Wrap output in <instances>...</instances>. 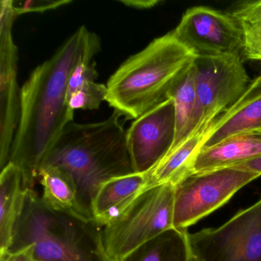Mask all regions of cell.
Here are the masks:
<instances>
[{"label": "cell", "instance_id": "2e32d148", "mask_svg": "<svg viewBox=\"0 0 261 261\" xmlns=\"http://www.w3.org/2000/svg\"><path fill=\"white\" fill-rule=\"evenodd\" d=\"M211 126L207 130L188 137L148 172L149 188L163 184L175 187L193 173L195 159L210 137Z\"/></svg>", "mask_w": 261, "mask_h": 261}, {"label": "cell", "instance_id": "ffe728a7", "mask_svg": "<svg viewBox=\"0 0 261 261\" xmlns=\"http://www.w3.org/2000/svg\"><path fill=\"white\" fill-rule=\"evenodd\" d=\"M229 13L241 29L243 56L261 62V0L241 3Z\"/></svg>", "mask_w": 261, "mask_h": 261}, {"label": "cell", "instance_id": "ac0fdd59", "mask_svg": "<svg viewBox=\"0 0 261 261\" xmlns=\"http://www.w3.org/2000/svg\"><path fill=\"white\" fill-rule=\"evenodd\" d=\"M169 98L173 101L175 113V140L171 151L193 131L197 109L196 71L194 62L178 77L169 91Z\"/></svg>", "mask_w": 261, "mask_h": 261}, {"label": "cell", "instance_id": "277c9868", "mask_svg": "<svg viewBox=\"0 0 261 261\" xmlns=\"http://www.w3.org/2000/svg\"><path fill=\"white\" fill-rule=\"evenodd\" d=\"M103 228L93 218L51 208L36 189L28 190L9 250L33 244L36 261H111Z\"/></svg>", "mask_w": 261, "mask_h": 261}, {"label": "cell", "instance_id": "4fadbf2b", "mask_svg": "<svg viewBox=\"0 0 261 261\" xmlns=\"http://www.w3.org/2000/svg\"><path fill=\"white\" fill-rule=\"evenodd\" d=\"M148 188V172H133L108 180L94 195L91 203V216L105 227L124 213Z\"/></svg>", "mask_w": 261, "mask_h": 261}, {"label": "cell", "instance_id": "44dd1931", "mask_svg": "<svg viewBox=\"0 0 261 261\" xmlns=\"http://www.w3.org/2000/svg\"><path fill=\"white\" fill-rule=\"evenodd\" d=\"M107 85L90 82L74 91L68 97V105L71 111L76 110H97L100 103L106 100Z\"/></svg>", "mask_w": 261, "mask_h": 261}, {"label": "cell", "instance_id": "ba28073f", "mask_svg": "<svg viewBox=\"0 0 261 261\" xmlns=\"http://www.w3.org/2000/svg\"><path fill=\"white\" fill-rule=\"evenodd\" d=\"M194 261H261V199L215 228L189 233Z\"/></svg>", "mask_w": 261, "mask_h": 261}, {"label": "cell", "instance_id": "5b68a950", "mask_svg": "<svg viewBox=\"0 0 261 261\" xmlns=\"http://www.w3.org/2000/svg\"><path fill=\"white\" fill-rule=\"evenodd\" d=\"M175 186L146 189L119 218L103 227L105 250L117 261L139 246L174 227Z\"/></svg>", "mask_w": 261, "mask_h": 261}, {"label": "cell", "instance_id": "5bb4252c", "mask_svg": "<svg viewBox=\"0 0 261 261\" xmlns=\"http://www.w3.org/2000/svg\"><path fill=\"white\" fill-rule=\"evenodd\" d=\"M261 155L260 133H248L229 137L198 154L193 173L235 167Z\"/></svg>", "mask_w": 261, "mask_h": 261}, {"label": "cell", "instance_id": "e0dca14e", "mask_svg": "<svg viewBox=\"0 0 261 261\" xmlns=\"http://www.w3.org/2000/svg\"><path fill=\"white\" fill-rule=\"evenodd\" d=\"M117 261H194L189 233L172 227Z\"/></svg>", "mask_w": 261, "mask_h": 261}, {"label": "cell", "instance_id": "9c48e42d", "mask_svg": "<svg viewBox=\"0 0 261 261\" xmlns=\"http://www.w3.org/2000/svg\"><path fill=\"white\" fill-rule=\"evenodd\" d=\"M171 33L195 58L242 56L241 29L229 13L205 7H192Z\"/></svg>", "mask_w": 261, "mask_h": 261}, {"label": "cell", "instance_id": "6da1fadb", "mask_svg": "<svg viewBox=\"0 0 261 261\" xmlns=\"http://www.w3.org/2000/svg\"><path fill=\"white\" fill-rule=\"evenodd\" d=\"M94 49H100L99 38L83 25L51 59L33 70L21 89L20 116L9 163L20 169L25 191L35 190L44 162L73 122L68 81L79 61Z\"/></svg>", "mask_w": 261, "mask_h": 261}, {"label": "cell", "instance_id": "603a6c76", "mask_svg": "<svg viewBox=\"0 0 261 261\" xmlns=\"http://www.w3.org/2000/svg\"><path fill=\"white\" fill-rule=\"evenodd\" d=\"M71 1H27L16 3L13 1V9L16 17L29 13H44L48 10H56L63 5L70 4Z\"/></svg>", "mask_w": 261, "mask_h": 261}, {"label": "cell", "instance_id": "3957f363", "mask_svg": "<svg viewBox=\"0 0 261 261\" xmlns=\"http://www.w3.org/2000/svg\"><path fill=\"white\" fill-rule=\"evenodd\" d=\"M195 59L172 33L157 38L110 77L106 101L126 120H136L169 98V91Z\"/></svg>", "mask_w": 261, "mask_h": 261}, {"label": "cell", "instance_id": "cb8c5ba5", "mask_svg": "<svg viewBox=\"0 0 261 261\" xmlns=\"http://www.w3.org/2000/svg\"><path fill=\"white\" fill-rule=\"evenodd\" d=\"M0 261H36L35 245L30 244L16 250H9L0 255Z\"/></svg>", "mask_w": 261, "mask_h": 261}, {"label": "cell", "instance_id": "4316f807", "mask_svg": "<svg viewBox=\"0 0 261 261\" xmlns=\"http://www.w3.org/2000/svg\"><path fill=\"white\" fill-rule=\"evenodd\" d=\"M256 133H261V129H260V130L256 131Z\"/></svg>", "mask_w": 261, "mask_h": 261}, {"label": "cell", "instance_id": "d6986e66", "mask_svg": "<svg viewBox=\"0 0 261 261\" xmlns=\"http://www.w3.org/2000/svg\"><path fill=\"white\" fill-rule=\"evenodd\" d=\"M39 182L42 188L41 198L47 206L90 218L82 210L77 188L66 172L55 166H44L39 170Z\"/></svg>", "mask_w": 261, "mask_h": 261}, {"label": "cell", "instance_id": "9a60e30c", "mask_svg": "<svg viewBox=\"0 0 261 261\" xmlns=\"http://www.w3.org/2000/svg\"><path fill=\"white\" fill-rule=\"evenodd\" d=\"M27 191L20 169L9 163L0 174V255L13 244L15 228L22 215Z\"/></svg>", "mask_w": 261, "mask_h": 261}, {"label": "cell", "instance_id": "30bf717a", "mask_svg": "<svg viewBox=\"0 0 261 261\" xmlns=\"http://www.w3.org/2000/svg\"><path fill=\"white\" fill-rule=\"evenodd\" d=\"M0 13V168L10 162L20 116L21 89L17 83L18 48L13 38L16 16L13 1L4 0Z\"/></svg>", "mask_w": 261, "mask_h": 261}, {"label": "cell", "instance_id": "7a4b0ae2", "mask_svg": "<svg viewBox=\"0 0 261 261\" xmlns=\"http://www.w3.org/2000/svg\"><path fill=\"white\" fill-rule=\"evenodd\" d=\"M121 117L114 111L103 121L68 123L42 166L59 168L71 176L81 207L90 218L91 203L100 186L134 172Z\"/></svg>", "mask_w": 261, "mask_h": 261}, {"label": "cell", "instance_id": "52a82bcc", "mask_svg": "<svg viewBox=\"0 0 261 261\" xmlns=\"http://www.w3.org/2000/svg\"><path fill=\"white\" fill-rule=\"evenodd\" d=\"M259 176L238 167L191 174L175 187L174 227L187 230Z\"/></svg>", "mask_w": 261, "mask_h": 261}, {"label": "cell", "instance_id": "8fae6325", "mask_svg": "<svg viewBox=\"0 0 261 261\" xmlns=\"http://www.w3.org/2000/svg\"><path fill=\"white\" fill-rule=\"evenodd\" d=\"M175 134V107L171 98L136 119L126 130L134 172H150L169 153Z\"/></svg>", "mask_w": 261, "mask_h": 261}, {"label": "cell", "instance_id": "7c38bea8", "mask_svg": "<svg viewBox=\"0 0 261 261\" xmlns=\"http://www.w3.org/2000/svg\"><path fill=\"white\" fill-rule=\"evenodd\" d=\"M204 148L226 139L261 129V74L250 82L240 98L212 124Z\"/></svg>", "mask_w": 261, "mask_h": 261}, {"label": "cell", "instance_id": "8992f818", "mask_svg": "<svg viewBox=\"0 0 261 261\" xmlns=\"http://www.w3.org/2000/svg\"><path fill=\"white\" fill-rule=\"evenodd\" d=\"M194 64L197 109L191 135L208 129L240 98L251 82L240 55L195 58Z\"/></svg>", "mask_w": 261, "mask_h": 261}, {"label": "cell", "instance_id": "7402d4cb", "mask_svg": "<svg viewBox=\"0 0 261 261\" xmlns=\"http://www.w3.org/2000/svg\"><path fill=\"white\" fill-rule=\"evenodd\" d=\"M99 51L100 49L88 51L74 67L68 81V97L84 85L95 82L98 77V72L96 69L95 63L92 62V59Z\"/></svg>", "mask_w": 261, "mask_h": 261}, {"label": "cell", "instance_id": "484cf974", "mask_svg": "<svg viewBox=\"0 0 261 261\" xmlns=\"http://www.w3.org/2000/svg\"><path fill=\"white\" fill-rule=\"evenodd\" d=\"M235 167L250 171V172H254V173L258 174L261 176V155L253 159V160L245 162V163H241V164L238 165Z\"/></svg>", "mask_w": 261, "mask_h": 261}, {"label": "cell", "instance_id": "d4e9b609", "mask_svg": "<svg viewBox=\"0 0 261 261\" xmlns=\"http://www.w3.org/2000/svg\"><path fill=\"white\" fill-rule=\"evenodd\" d=\"M120 2L126 7L140 9V10L152 8L161 3L158 0H122Z\"/></svg>", "mask_w": 261, "mask_h": 261}]
</instances>
